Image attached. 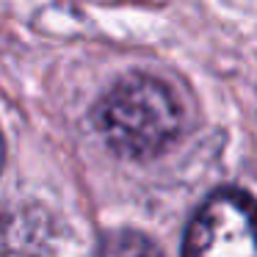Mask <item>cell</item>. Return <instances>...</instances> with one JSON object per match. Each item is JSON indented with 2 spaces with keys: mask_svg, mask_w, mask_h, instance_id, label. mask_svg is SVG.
I'll return each mask as SVG.
<instances>
[{
  "mask_svg": "<svg viewBox=\"0 0 257 257\" xmlns=\"http://www.w3.org/2000/svg\"><path fill=\"white\" fill-rule=\"evenodd\" d=\"M183 257H257V202L240 188H218L185 232Z\"/></svg>",
  "mask_w": 257,
  "mask_h": 257,
  "instance_id": "2",
  "label": "cell"
},
{
  "mask_svg": "<svg viewBox=\"0 0 257 257\" xmlns=\"http://www.w3.org/2000/svg\"><path fill=\"white\" fill-rule=\"evenodd\" d=\"M94 127L116 155L150 161L180 139L183 105L155 75L130 72L94 105Z\"/></svg>",
  "mask_w": 257,
  "mask_h": 257,
  "instance_id": "1",
  "label": "cell"
},
{
  "mask_svg": "<svg viewBox=\"0 0 257 257\" xmlns=\"http://www.w3.org/2000/svg\"><path fill=\"white\" fill-rule=\"evenodd\" d=\"M102 257H163L150 238L139 232H113L102 246Z\"/></svg>",
  "mask_w": 257,
  "mask_h": 257,
  "instance_id": "3",
  "label": "cell"
},
{
  "mask_svg": "<svg viewBox=\"0 0 257 257\" xmlns=\"http://www.w3.org/2000/svg\"><path fill=\"white\" fill-rule=\"evenodd\" d=\"M0 169H3V139H0Z\"/></svg>",
  "mask_w": 257,
  "mask_h": 257,
  "instance_id": "4",
  "label": "cell"
}]
</instances>
